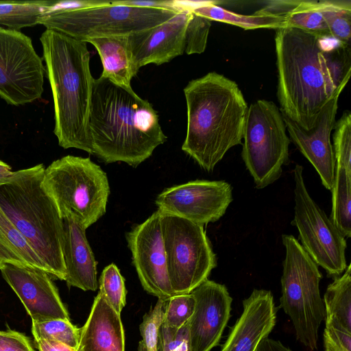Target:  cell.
Returning <instances> with one entry per match:
<instances>
[{"mask_svg":"<svg viewBox=\"0 0 351 351\" xmlns=\"http://www.w3.org/2000/svg\"><path fill=\"white\" fill-rule=\"evenodd\" d=\"M256 351H292L280 341L265 337L258 344Z\"/></svg>","mask_w":351,"mask_h":351,"instance_id":"f35d334b","label":"cell"},{"mask_svg":"<svg viewBox=\"0 0 351 351\" xmlns=\"http://www.w3.org/2000/svg\"><path fill=\"white\" fill-rule=\"evenodd\" d=\"M186 340H189L188 322L180 328L162 324L158 332L157 351H174Z\"/></svg>","mask_w":351,"mask_h":351,"instance_id":"836d02e7","label":"cell"},{"mask_svg":"<svg viewBox=\"0 0 351 351\" xmlns=\"http://www.w3.org/2000/svg\"><path fill=\"white\" fill-rule=\"evenodd\" d=\"M13 173L12 167L0 160V182L8 178Z\"/></svg>","mask_w":351,"mask_h":351,"instance_id":"ab89813d","label":"cell"},{"mask_svg":"<svg viewBox=\"0 0 351 351\" xmlns=\"http://www.w3.org/2000/svg\"><path fill=\"white\" fill-rule=\"evenodd\" d=\"M256 12L281 17L285 22V27L331 37L322 14L321 1H270L266 6Z\"/></svg>","mask_w":351,"mask_h":351,"instance_id":"603a6c76","label":"cell"},{"mask_svg":"<svg viewBox=\"0 0 351 351\" xmlns=\"http://www.w3.org/2000/svg\"><path fill=\"white\" fill-rule=\"evenodd\" d=\"M81 329L62 319L32 322V333L34 339L56 341L77 349Z\"/></svg>","mask_w":351,"mask_h":351,"instance_id":"f1b7e54d","label":"cell"},{"mask_svg":"<svg viewBox=\"0 0 351 351\" xmlns=\"http://www.w3.org/2000/svg\"><path fill=\"white\" fill-rule=\"evenodd\" d=\"M97 51L103 66L101 77L123 87H132L131 80L138 72L132 56L128 36L99 37L86 41Z\"/></svg>","mask_w":351,"mask_h":351,"instance_id":"7402d4cb","label":"cell"},{"mask_svg":"<svg viewBox=\"0 0 351 351\" xmlns=\"http://www.w3.org/2000/svg\"><path fill=\"white\" fill-rule=\"evenodd\" d=\"M99 291L107 302L119 314L126 304L125 280L114 263L106 266L99 279Z\"/></svg>","mask_w":351,"mask_h":351,"instance_id":"f546056e","label":"cell"},{"mask_svg":"<svg viewBox=\"0 0 351 351\" xmlns=\"http://www.w3.org/2000/svg\"><path fill=\"white\" fill-rule=\"evenodd\" d=\"M56 3L57 1H0V25L16 30L34 26Z\"/></svg>","mask_w":351,"mask_h":351,"instance_id":"4316f807","label":"cell"},{"mask_svg":"<svg viewBox=\"0 0 351 351\" xmlns=\"http://www.w3.org/2000/svg\"><path fill=\"white\" fill-rule=\"evenodd\" d=\"M158 210L126 234L132 263L144 290L167 301L174 294L168 276L166 256Z\"/></svg>","mask_w":351,"mask_h":351,"instance_id":"5bb4252c","label":"cell"},{"mask_svg":"<svg viewBox=\"0 0 351 351\" xmlns=\"http://www.w3.org/2000/svg\"><path fill=\"white\" fill-rule=\"evenodd\" d=\"M210 26V20L191 12L185 32L184 53L200 54L205 51Z\"/></svg>","mask_w":351,"mask_h":351,"instance_id":"1f68e13d","label":"cell"},{"mask_svg":"<svg viewBox=\"0 0 351 351\" xmlns=\"http://www.w3.org/2000/svg\"><path fill=\"white\" fill-rule=\"evenodd\" d=\"M195 301L188 321L191 351H210L221 339L230 316V297L226 287L208 279L191 292Z\"/></svg>","mask_w":351,"mask_h":351,"instance_id":"2e32d148","label":"cell"},{"mask_svg":"<svg viewBox=\"0 0 351 351\" xmlns=\"http://www.w3.org/2000/svg\"><path fill=\"white\" fill-rule=\"evenodd\" d=\"M165 303L166 301L158 299L154 308L144 315L139 326L146 351H157L158 332L163 324Z\"/></svg>","mask_w":351,"mask_h":351,"instance_id":"d6a6232c","label":"cell"},{"mask_svg":"<svg viewBox=\"0 0 351 351\" xmlns=\"http://www.w3.org/2000/svg\"><path fill=\"white\" fill-rule=\"evenodd\" d=\"M326 325L351 333V265L328 285L324 296Z\"/></svg>","mask_w":351,"mask_h":351,"instance_id":"d4e9b609","label":"cell"},{"mask_svg":"<svg viewBox=\"0 0 351 351\" xmlns=\"http://www.w3.org/2000/svg\"><path fill=\"white\" fill-rule=\"evenodd\" d=\"M191 12H178L160 25L128 36L137 71L149 64L169 62L184 53L185 32Z\"/></svg>","mask_w":351,"mask_h":351,"instance_id":"ac0fdd59","label":"cell"},{"mask_svg":"<svg viewBox=\"0 0 351 351\" xmlns=\"http://www.w3.org/2000/svg\"><path fill=\"white\" fill-rule=\"evenodd\" d=\"M178 12L132 7L112 0L86 9L49 12L40 19L38 24L86 43L93 38L128 36L160 25Z\"/></svg>","mask_w":351,"mask_h":351,"instance_id":"ba28073f","label":"cell"},{"mask_svg":"<svg viewBox=\"0 0 351 351\" xmlns=\"http://www.w3.org/2000/svg\"><path fill=\"white\" fill-rule=\"evenodd\" d=\"M116 2L119 4L141 8L174 10L172 8V0H116Z\"/></svg>","mask_w":351,"mask_h":351,"instance_id":"d590c367","label":"cell"},{"mask_svg":"<svg viewBox=\"0 0 351 351\" xmlns=\"http://www.w3.org/2000/svg\"><path fill=\"white\" fill-rule=\"evenodd\" d=\"M90 154L136 167L167 139L157 112L132 87L94 80L88 122Z\"/></svg>","mask_w":351,"mask_h":351,"instance_id":"7a4b0ae2","label":"cell"},{"mask_svg":"<svg viewBox=\"0 0 351 351\" xmlns=\"http://www.w3.org/2000/svg\"><path fill=\"white\" fill-rule=\"evenodd\" d=\"M5 264L41 270L51 276L46 264L0 207V267Z\"/></svg>","mask_w":351,"mask_h":351,"instance_id":"cb8c5ba5","label":"cell"},{"mask_svg":"<svg viewBox=\"0 0 351 351\" xmlns=\"http://www.w3.org/2000/svg\"><path fill=\"white\" fill-rule=\"evenodd\" d=\"M277 96L281 113L306 130L350 77L349 45L298 28L276 29Z\"/></svg>","mask_w":351,"mask_h":351,"instance_id":"6da1fadb","label":"cell"},{"mask_svg":"<svg viewBox=\"0 0 351 351\" xmlns=\"http://www.w3.org/2000/svg\"><path fill=\"white\" fill-rule=\"evenodd\" d=\"M346 86L340 87L319 112L313 128L306 130L282 114L290 141L311 163L322 184L331 191L335 173V157L330 134L336 123L339 97Z\"/></svg>","mask_w":351,"mask_h":351,"instance_id":"9a60e30c","label":"cell"},{"mask_svg":"<svg viewBox=\"0 0 351 351\" xmlns=\"http://www.w3.org/2000/svg\"><path fill=\"white\" fill-rule=\"evenodd\" d=\"M34 343L38 351H77V348L56 341L39 339H34Z\"/></svg>","mask_w":351,"mask_h":351,"instance_id":"8d00e7d4","label":"cell"},{"mask_svg":"<svg viewBox=\"0 0 351 351\" xmlns=\"http://www.w3.org/2000/svg\"><path fill=\"white\" fill-rule=\"evenodd\" d=\"M187 127L182 149L212 171L232 147L242 145L247 104L238 84L217 72L184 87Z\"/></svg>","mask_w":351,"mask_h":351,"instance_id":"3957f363","label":"cell"},{"mask_svg":"<svg viewBox=\"0 0 351 351\" xmlns=\"http://www.w3.org/2000/svg\"><path fill=\"white\" fill-rule=\"evenodd\" d=\"M45 165L13 171L0 182V207L46 264L52 278L65 280L63 219L44 189Z\"/></svg>","mask_w":351,"mask_h":351,"instance_id":"5b68a950","label":"cell"},{"mask_svg":"<svg viewBox=\"0 0 351 351\" xmlns=\"http://www.w3.org/2000/svg\"><path fill=\"white\" fill-rule=\"evenodd\" d=\"M282 114L272 101L258 99L248 106L241 156L255 187L263 189L280 178L289 162L290 138Z\"/></svg>","mask_w":351,"mask_h":351,"instance_id":"9c48e42d","label":"cell"},{"mask_svg":"<svg viewBox=\"0 0 351 351\" xmlns=\"http://www.w3.org/2000/svg\"><path fill=\"white\" fill-rule=\"evenodd\" d=\"M0 351H34L25 335L12 330H0Z\"/></svg>","mask_w":351,"mask_h":351,"instance_id":"e575fe53","label":"cell"},{"mask_svg":"<svg viewBox=\"0 0 351 351\" xmlns=\"http://www.w3.org/2000/svg\"></svg>","mask_w":351,"mask_h":351,"instance_id":"7bdbcfd3","label":"cell"},{"mask_svg":"<svg viewBox=\"0 0 351 351\" xmlns=\"http://www.w3.org/2000/svg\"><path fill=\"white\" fill-rule=\"evenodd\" d=\"M243 307L221 351H256L275 326L276 308L270 291L254 289Z\"/></svg>","mask_w":351,"mask_h":351,"instance_id":"d6986e66","label":"cell"},{"mask_svg":"<svg viewBox=\"0 0 351 351\" xmlns=\"http://www.w3.org/2000/svg\"><path fill=\"white\" fill-rule=\"evenodd\" d=\"M77 351H125V336L120 314L98 293L90 314L80 328Z\"/></svg>","mask_w":351,"mask_h":351,"instance_id":"44dd1931","label":"cell"},{"mask_svg":"<svg viewBox=\"0 0 351 351\" xmlns=\"http://www.w3.org/2000/svg\"><path fill=\"white\" fill-rule=\"evenodd\" d=\"M174 351H191L189 340L184 341L176 350Z\"/></svg>","mask_w":351,"mask_h":351,"instance_id":"60d3db41","label":"cell"},{"mask_svg":"<svg viewBox=\"0 0 351 351\" xmlns=\"http://www.w3.org/2000/svg\"><path fill=\"white\" fill-rule=\"evenodd\" d=\"M324 351H351V343L343 339H330L324 335Z\"/></svg>","mask_w":351,"mask_h":351,"instance_id":"74e56055","label":"cell"},{"mask_svg":"<svg viewBox=\"0 0 351 351\" xmlns=\"http://www.w3.org/2000/svg\"><path fill=\"white\" fill-rule=\"evenodd\" d=\"M40 40L51 86L58 144L90 154L88 122L94 83L86 43L46 29Z\"/></svg>","mask_w":351,"mask_h":351,"instance_id":"277c9868","label":"cell"},{"mask_svg":"<svg viewBox=\"0 0 351 351\" xmlns=\"http://www.w3.org/2000/svg\"><path fill=\"white\" fill-rule=\"evenodd\" d=\"M232 201L223 180H197L165 189L156 199L158 210L203 226L219 220Z\"/></svg>","mask_w":351,"mask_h":351,"instance_id":"4fadbf2b","label":"cell"},{"mask_svg":"<svg viewBox=\"0 0 351 351\" xmlns=\"http://www.w3.org/2000/svg\"><path fill=\"white\" fill-rule=\"evenodd\" d=\"M160 213L167 269L172 290L175 295L190 293L208 279L217 266L215 254L203 226Z\"/></svg>","mask_w":351,"mask_h":351,"instance_id":"30bf717a","label":"cell"},{"mask_svg":"<svg viewBox=\"0 0 351 351\" xmlns=\"http://www.w3.org/2000/svg\"><path fill=\"white\" fill-rule=\"evenodd\" d=\"M282 241L285 258L280 280V307L290 317L297 339L313 351L317 349L319 328L326 318L319 291L322 275L293 236L283 234Z\"/></svg>","mask_w":351,"mask_h":351,"instance_id":"52a82bcc","label":"cell"},{"mask_svg":"<svg viewBox=\"0 0 351 351\" xmlns=\"http://www.w3.org/2000/svg\"><path fill=\"white\" fill-rule=\"evenodd\" d=\"M192 12L211 21L232 24L244 29L261 28L277 29L285 27V22L281 17L256 12L252 15L237 14L217 5L215 1H207L204 5L195 8Z\"/></svg>","mask_w":351,"mask_h":351,"instance_id":"484cf974","label":"cell"},{"mask_svg":"<svg viewBox=\"0 0 351 351\" xmlns=\"http://www.w3.org/2000/svg\"><path fill=\"white\" fill-rule=\"evenodd\" d=\"M43 60L29 37L0 27V97L14 106L33 102L44 91Z\"/></svg>","mask_w":351,"mask_h":351,"instance_id":"7c38bea8","label":"cell"},{"mask_svg":"<svg viewBox=\"0 0 351 351\" xmlns=\"http://www.w3.org/2000/svg\"><path fill=\"white\" fill-rule=\"evenodd\" d=\"M3 279L19 297L32 322L54 319L70 320L58 288L45 271L5 264L0 267Z\"/></svg>","mask_w":351,"mask_h":351,"instance_id":"e0dca14e","label":"cell"},{"mask_svg":"<svg viewBox=\"0 0 351 351\" xmlns=\"http://www.w3.org/2000/svg\"><path fill=\"white\" fill-rule=\"evenodd\" d=\"M63 228L62 254L67 286L96 291L97 262L88 242L86 230L70 218L63 219Z\"/></svg>","mask_w":351,"mask_h":351,"instance_id":"ffe728a7","label":"cell"},{"mask_svg":"<svg viewBox=\"0 0 351 351\" xmlns=\"http://www.w3.org/2000/svg\"><path fill=\"white\" fill-rule=\"evenodd\" d=\"M43 186L62 219L86 230L106 211L110 186L106 172L89 158L68 155L45 169Z\"/></svg>","mask_w":351,"mask_h":351,"instance_id":"8992f818","label":"cell"},{"mask_svg":"<svg viewBox=\"0 0 351 351\" xmlns=\"http://www.w3.org/2000/svg\"><path fill=\"white\" fill-rule=\"evenodd\" d=\"M322 14L332 38L344 45H350L351 1H321Z\"/></svg>","mask_w":351,"mask_h":351,"instance_id":"83f0119b","label":"cell"},{"mask_svg":"<svg viewBox=\"0 0 351 351\" xmlns=\"http://www.w3.org/2000/svg\"><path fill=\"white\" fill-rule=\"evenodd\" d=\"M303 167L296 165L294 219L291 224L299 232L301 245L328 276L337 277L347 267L346 238L310 196L303 178Z\"/></svg>","mask_w":351,"mask_h":351,"instance_id":"8fae6325","label":"cell"},{"mask_svg":"<svg viewBox=\"0 0 351 351\" xmlns=\"http://www.w3.org/2000/svg\"><path fill=\"white\" fill-rule=\"evenodd\" d=\"M137 351H146L144 344L142 341H139Z\"/></svg>","mask_w":351,"mask_h":351,"instance_id":"b9f144b4","label":"cell"},{"mask_svg":"<svg viewBox=\"0 0 351 351\" xmlns=\"http://www.w3.org/2000/svg\"><path fill=\"white\" fill-rule=\"evenodd\" d=\"M195 305L191 293L173 295L166 301L163 324L173 328L182 327L193 315Z\"/></svg>","mask_w":351,"mask_h":351,"instance_id":"4dcf8cb0","label":"cell"}]
</instances>
